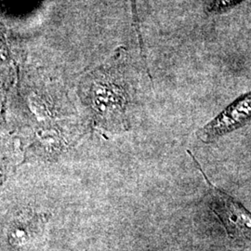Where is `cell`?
Returning a JSON list of instances; mask_svg holds the SVG:
<instances>
[{"label": "cell", "mask_w": 251, "mask_h": 251, "mask_svg": "<svg viewBox=\"0 0 251 251\" xmlns=\"http://www.w3.org/2000/svg\"><path fill=\"white\" fill-rule=\"evenodd\" d=\"M209 186V206L233 240V248L242 251L251 246V213L224 191L216 188L204 175Z\"/></svg>", "instance_id": "6da1fadb"}, {"label": "cell", "mask_w": 251, "mask_h": 251, "mask_svg": "<svg viewBox=\"0 0 251 251\" xmlns=\"http://www.w3.org/2000/svg\"><path fill=\"white\" fill-rule=\"evenodd\" d=\"M251 119V92H249L235 100L214 119L200 128L198 137L204 143H212L248 124Z\"/></svg>", "instance_id": "7a4b0ae2"}, {"label": "cell", "mask_w": 251, "mask_h": 251, "mask_svg": "<svg viewBox=\"0 0 251 251\" xmlns=\"http://www.w3.org/2000/svg\"><path fill=\"white\" fill-rule=\"evenodd\" d=\"M43 218L31 216L20 218L12 223L5 233V247L10 251H20L33 244L44 227Z\"/></svg>", "instance_id": "3957f363"}, {"label": "cell", "mask_w": 251, "mask_h": 251, "mask_svg": "<svg viewBox=\"0 0 251 251\" xmlns=\"http://www.w3.org/2000/svg\"><path fill=\"white\" fill-rule=\"evenodd\" d=\"M131 2V10H132V18H133V23H134V27L136 29V33L138 36L139 39V45L141 49V53L143 58H144V43H143V39H142V35H141V30H140V21H139V15H138V9H137V5H136V0H130Z\"/></svg>", "instance_id": "277c9868"}]
</instances>
